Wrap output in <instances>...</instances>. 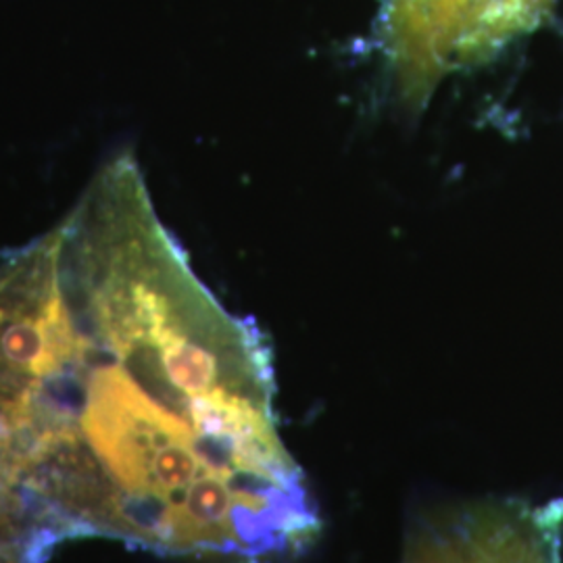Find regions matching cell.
<instances>
[{"instance_id": "obj_1", "label": "cell", "mask_w": 563, "mask_h": 563, "mask_svg": "<svg viewBox=\"0 0 563 563\" xmlns=\"http://www.w3.org/2000/svg\"><path fill=\"white\" fill-rule=\"evenodd\" d=\"M553 0H383L380 44L393 92L422 111L446 78L495 59Z\"/></svg>"}, {"instance_id": "obj_2", "label": "cell", "mask_w": 563, "mask_h": 563, "mask_svg": "<svg viewBox=\"0 0 563 563\" xmlns=\"http://www.w3.org/2000/svg\"><path fill=\"white\" fill-rule=\"evenodd\" d=\"M563 501L488 497L432 514L399 563H562Z\"/></svg>"}]
</instances>
